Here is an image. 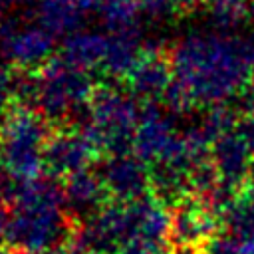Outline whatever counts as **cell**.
Wrapping results in <instances>:
<instances>
[{"label": "cell", "mask_w": 254, "mask_h": 254, "mask_svg": "<svg viewBox=\"0 0 254 254\" xmlns=\"http://www.w3.org/2000/svg\"><path fill=\"white\" fill-rule=\"evenodd\" d=\"M173 83L190 107H216L254 79V42L226 32H189L171 52Z\"/></svg>", "instance_id": "1"}, {"label": "cell", "mask_w": 254, "mask_h": 254, "mask_svg": "<svg viewBox=\"0 0 254 254\" xmlns=\"http://www.w3.org/2000/svg\"><path fill=\"white\" fill-rule=\"evenodd\" d=\"M95 83L89 73L71 65L62 56L50 58L34 73L16 79V99L40 113L48 123H62L87 111Z\"/></svg>", "instance_id": "2"}, {"label": "cell", "mask_w": 254, "mask_h": 254, "mask_svg": "<svg viewBox=\"0 0 254 254\" xmlns=\"http://www.w3.org/2000/svg\"><path fill=\"white\" fill-rule=\"evenodd\" d=\"M139 117L141 107L129 91L115 85H97L87 105L81 133L95 151L121 155L133 149Z\"/></svg>", "instance_id": "3"}, {"label": "cell", "mask_w": 254, "mask_h": 254, "mask_svg": "<svg viewBox=\"0 0 254 254\" xmlns=\"http://www.w3.org/2000/svg\"><path fill=\"white\" fill-rule=\"evenodd\" d=\"M48 121L26 105H12L0 127V163L16 181L38 179L50 139Z\"/></svg>", "instance_id": "4"}, {"label": "cell", "mask_w": 254, "mask_h": 254, "mask_svg": "<svg viewBox=\"0 0 254 254\" xmlns=\"http://www.w3.org/2000/svg\"><path fill=\"white\" fill-rule=\"evenodd\" d=\"M56 38L38 22L24 18L0 20V60L18 67L42 65L54 52Z\"/></svg>", "instance_id": "5"}, {"label": "cell", "mask_w": 254, "mask_h": 254, "mask_svg": "<svg viewBox=\"0 0 254 254\" xmlns=\"http://www.w3.org/2000/svg\"><path fill=\"white\" fill-rule=\"evenodd\" d=\"M220 218L196 194H189L175 204L171 214V236L177 248L202 250L218 234Z\"/></svg>", "instance_id": "6"}, {"label": "cell", "mask_w": 254, "mask_h": 254, "mask_svg": "<svg viewBox=\"0 0 254 254\" xmlns=\"http://www.w3.org/2000/svg\"><path fill=\"white\" fill-rule=\"evenodd\" d=\"M210 161L220 183L234 190L254 185V153L234 131L222 135L210 149Z\"/></svg>", "instance_id": "7"}, {"label": "cell", "mask_w": 254, "mask_h": 254, "mask_svg": "<svg viewBox=\"0 0 254 254\" xmlns=\"http://www.w3.org/2000/svg\"><path fill=\"white\" fill-rule=\"evenodd\" d=\"M175 75L171 58H167L157 44H145V52L127 75L129 93L145 103H155L157 97H165Z\"/></svg>", "instance_id": "8"}, {"label": "cell", "mask_w": 254, "mask_h": 254, "mask_svg": "<svg viewBox=\"0 0 254 254\" xmlns=\"http://www.w3.org/2000/svg\"><path fill=\"white\" fill-rule=\"evenodd\" d=\"M99 177L107 192L129 202L143 198V194L151 187V171L135 153L111 155L101 165Z\"/></svg>", "instance_id": "9"}, {"label": "cell", "mask_w": 254, "mask_h": 254, "mask_svg": "<svg viewBox=\"0 0 254 254\" xmlns=\"http://www.w3.org/2000/svg\"><path fill=\"white\" fill-rule=\"evenodd\" d=\"M95 147L81 131H56L44 149V165L52 175H75L85 171L95 155Z\"/></svg>", "instance_id": "10"}, {"label": "cell", "mask_w": 254, "mask_h": 254, "mask_svg": "<svg viewBox=\"0 0 254 254\" xmlns=\"http://www.w3.org/2000/svg\"><path fill=\"white\" fill-rule=\"evenodd\" d=\"M99 0H38L36 22L54 38L81 32L89 14H97Z\"/></svg>", "instance_id": "11"}, {"label": "cell", "mask_w": 254, "mask_h": 254, "mask_svg": "<svg viewBox=\"0 0 254 254\" xmlns=\"http://www.w3.org/2000/svg\"><path fill=\"white\" fill-rule=\"evenodd\" d=\"M107 48H109V34L81 30V32L65 38L60 56L65 62H69L71 65L89 73L91 69L103 67Z\"/></svg>", "instance_id": "12"}, {"label": "cell", "mask_w": 254, "mask_h": 254, "mask_svg": "<svg viewBox=\"0 0 254 254\" xmlns=\"http://www.w3.org/2000/svg\"><path fill=\"white\" fill-rule=\"evenodd\" d=\"M105 192H107V189H105L101 177L93 175L91 171L85 169L67 179V185L64 190V200L67 202V206L73 212L87 214V212H93L101 204Z\"/></svg>", "instance_id": "13"}, {"label": "cell", "mask_w": 254, "mask_h": 254, "mask_svg": "<svg viewBox=\"0 0 254 254\" xmlns=\"http://www.w3.org/2000/svg\"><path fill=\"white\" fill-rule=\"evenodd\" d=\"M224 232L234 236L240 244L254 242V185L242 189L236 198L220 214Z\"/></svg>", "instance_id": "14"}, {"label": "cell", "mask_w": 254, "mask_h": 254, "mask_svg": "<svg viewBox=\"0 0 254 254\" xmlns=\"http://www.w3.org/2000/svg\"><path fill=\"white\" fill-rule=\"evenodd\" d=\"M97 16L109 34L141 32V12L137 0H99Z\"/></svg>", "instance_id": "15"}, {"label": "cell", "mask_w": 254, "mask_h": 254, "mask_svg": "<svg viewBox=\"0 0 254 254\" xmlns=\"http://www.w3.org/2000/svg\"><path fill=\"white\" fill-rule=\"evenodd\" d=\"M208 14L220 30L242 24L252 14V0H208Z\"/></svg>", "instance_id": "16"}, {"label": "cell", "mask_w": 254, "mask_h": 254, "mask_svg": "<svg viewBox=\"0 0 254 254\" xmlns=\"http://www.w3.org/2000/svg\"><path fill=\"white\" fill-rule=\"evenodd\" d=\"M137 2H139V12L143 22L159 24L175 12L171 0H137Z\"/></svg>", "instance_id": "17"}, {"label": "cell", "mask_w": 254, "mask_h": 254, "mask_svg": "<svg viewBox=\"0 0 254 254\" xmlns=\"http://www.w3.org/2000/svg\"><path fill=\"white\" fill-rule=\"evenodd\" d=\"M200 254H244V252H242L240 242L222 230L214 238L208 240V244L200 250Z\"/></svg>", "instance_id": "18"}, {"label": "cell", "mask_w": 254, "mask_h": 254, "mask_svg": "<svg viewBox=\"0 0 254 254\" xmlns=\"http://www.w3.org/2000/svg\"><path fill=\"white\" fill-rule=\"evenodd\" d=\"M232 107L236 111H240V117L242 115H254V79L234 97Z\"/></svg>", "instance_id": "19"}, {"label": "cell", "mask_w": 254, "mask_h": 254, "mask_svg": "<svg viewBox=\"0 0 254 254\" xmlns=\"http://www.w3.org/2000/svg\"><path fill=\"white\" fill-rule=\"evenodd\" d=\"M236 133L244 139L248 149L254 153V115H242L236 123Z\"/></svg>", "instance_id": "20"}, {"label": "cell", "mask_w": 254, "mask_h": 254, "mask_svg": "<svg viewBox=\"0 0 254 254\" xmlns=\"http://www.w3.org/2000/svg\"><path fill=\"white\" fill-rule=\"evenodd\" d=\"M171 2H173L175 12H179V14H192L200 6L208 4V0H171Z\"/></svg>", "instance_id": "21"}, {"label": "cell", "mask_w": 254, "mask_h": 254, "mask_svg": "<svg viewBox=\"0 0 254 254\" xmlns=\"http://www.w3.org/2000/svg\"><path fill=\"white\" fill-rule=\"evenodd\" d=\"M10 2H12V0H0V20H2V14L6 12V8L10 6Z\"/></svg>", "instance_id": "22"}, {"label": "cell", "mask_w": 254, "mask_h": 254, "mask_svg": "<svg viewBox=\"0 0 254 254\" xmlns=\"http://www.w3.org/2000/svg\"><path fill=\"white\" fill-rule=\"evenodd\" d=\"M173 254H200V252H196V250H187V248H177Z\"/></svg>", "instance_id": "23"}, {"label": "cell", "mask_w": 254, "mask_h": 254, "mask_svg": "<svg viewBox=\"0 0 254 254\" xmlns=\"http://www.w3.org/2000/svg\"><path fill=\"white\" fill-rule=\"evenodd\" d=\"M250 38H252V42H254V32H252V34H250Z\"/></svg>", "instance_id": "24"}, {"label": "cell", "mask_w": 254, "mask_h": 254, "mask_svg": "<svg viewBox=\"0 0 254 254\" xmlns=\"http://www.w3.org/2000/svg\"><path fill=\"white\" fill-rule=\"evenodd\" d=\"M252 14H254V0H252Z\"/></svg>", "instance_id": "25"}, {"label": "cell", "mask_w": 254, "mask_h": 254, "mask_svg": "<svg viewBox=\"0 0 254 254\" xmlns=\"http://www.w3.org/2000/svg\"><path fill=\"white\" fill-rule=\"evenodd\" d=\"M18 2H28V0H18Z\"/></svg>", "instance_id": "26"}]
</instances>
